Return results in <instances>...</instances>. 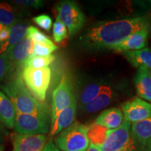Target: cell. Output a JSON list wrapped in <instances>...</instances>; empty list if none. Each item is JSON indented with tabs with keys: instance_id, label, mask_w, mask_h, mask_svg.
I'll list each match as a JSON object with an SVG mask.
<instances>
[{
	"instance_id": "30bf717a",
	"label": "cell",
	"mask_w": 151,
	"mask_h": 151,
	"mask_svg": "<svg viewBox=\"0 0 151 151\" xmlns=\"http://www.w3.org/2000/svg\"><path fill=\"white\" fill-rule=\"evenodd\" d=\"M131 137L137 151H151V118L132 123Z\"/></svg>"
},
{
	"instance_id": "ab89813d",
	"label": "cell",
	"mask_w": 151,
	"mask_h": 151,
	"mask_svg": "<svg viewBox=\"0 0 151 151\" xmlns=\"http://www.w3.org/2000/svg\"><path fill=\"white\" fill-rule=\"evenodd\" d=\"M150 71H151V70H150Z\"/></svg>"
},
{
	"instance_id": "e575fe53",
	"label": "cell",
	"mask_w": 151,
	"mask_h": 151,
	"mask_svg": "<svg viewBox=\"0 0 151 151\" xmlns=\"http://www.w3.org/2000/svg\"><path fill=\"white\" fill-rule=\"evenodd\" d=\"M86 151H101V150L98 146H94V145H92V144H90L89 148L87 149V150H86Z\"/></svg>"
},
{
	"instance_id": "f546056e",
	"label": "cell",
	"mask_w": 151,
	"mask_h": 151,
	"mask_svg": "<svg viewBox=\"0 0 151 151\" xmlns=\"http://www.w3.org/2000/svg\"><path fill=\"white\" fill-rule=\"evenodd\" d=\"M10 2L16 6H22V8L32 7V8L39 9L44 5V1L41 0H14V1H11Z\"/></svg>"
},
{
	"instance_id": "cb8c5ba5",
	"label": "cell",
	"mask_w": 151,
	"mask_h": 151,
	"mask_svg": "<svg viewBox=\"0 0 151 151\" xmlns=\"http://www.w3.org/2000/svg\"><path fill=\"white\" fill-rule=\"evenodd\" d=\"M55 59V56L50 55L47 56H30L21 65L24 68H43L48 67Z\"/></svg>"
},
{
	"instance_id": "1f68e13d",
	"label": "cell",
	"mask_w": 151,
	"mask_h": 151,
	"mask_svg": "<svg viewBox=\"0 0 151 151\" xmlns=\"http://www.w3.org/2000/svg\"><path fill=\"white\" fill-rule=\"evenodd\" d=\"M8 135L9 133L6 127L4 125L2 122L0 121V144H2Z\"/></svg>"
},
{
	"instance_id": "3957f363",
	"label": "cell",
	"mask_w": 151,
	"mask_h": 151,
	"mask_svg": "<svg viewBox=\"0 0 151 151\" xmlns=\"http://www.w3.org/2000/svg\"><path fill=\"white\" fill-rule=\"evenodd\" d=\"M54 143L61 151H86L90 146L88 126L75 122L63 130L54 139Z\"/></svg>"
},
{
	"instance_id": "d4e9b609",
	"label": "cell",
	"mask_w": 151,
	"mask_h": 151,
	"mask_svg": "<svg viewBox=\"0 0 151 151\" xmlns=\"http://www.w3.org/2000/svg\"><path fill=\"white\" fill-rule=\"evenodd\" d=\"M68 29L64 22L57 16L55 22L52 28V35L54 41L57 43H61L67 37Z\"/></svg>"
},
{
	"instance_id": "ffe728a7",
	"label": "cell",
	"mask_w": 151,
	"mask_h": 151,
	"mask_svg": "<svg viewBox=\"0 0 151 151\" xmlns=\"http://www.w3.org/2000/svg\"><path fill=\"white\" fill-rule=\"evenodd\" d=\"M114 98V91L111 86L105 85L97 97L82 109L88 113H94L110 104Z\"/></svg>"
},
{
	"instance_id": "ac0fdd59",
	"label": "cell",
	"mask_w": 151,
	"mask_h": 151,
	"mask_svg": "<svg viewBox=\"0 0 151 151\" xmlns=\"http://www.w3.org/2000/svg\"><path fill=\"white\" fill-rule=\"evenodd\" d=\"M16 116L14 104L4 92L0 90V121L6 128L14 129Z\"/></svg>"
},
{
	"instance_id": "52a82bcc",
	"label": "cell",
	"mask_w": 151,
	"mask_h": 151,
	"mask_svg": "<svg viewBox=\"0 0 151 151\" xmlns=\"http://www.w3.org/2000/svg\"><path fill=\"white\" fill-rule=\"evenodd\" d=\"M75 101L76 98L71 81L67 77L64 76L52 92L51 122Z\"/></svg>"
},
{
	"instance_id": "836d02e7",
	"label": "cell",
	"mask_w": 151,
	"mask_h": 151,
	"mask_svg": "<svg viewBox=\"0 0 151 151\" xmlns=\"http://www.w3.org/2000/svg\"><path fill=\"white\" fill-rule=\"evenodd\" d=\"M120 151H137V149L135 148L134 146L133 142H132L129 145H128L127 146H126L125 148L122 149V150Z\"/></svg>"
},
{
	"instance_id": "4dcf8cb0",
	"label": "cell",
	"mask_w": 151,
	"mask_h": 151,
	"mask_svg": "<svg viewBox=\"0 0 151 151\" xmlns=\"http://www.w3.org/2000/svg\"><path fill=\"white\" fill-rule=\"evenodd\" d=\"M10 36V27L7 26H3L0 30V44L1 46L9 40Z\"/></svg>"
},
{
	"instance_id": "8d00e7d4",
	"label": "cell",
	"mask_w": 151,
	"mask_h": 151,
	"mask_svg": "<svg viewBox=\"0 0 151 151\" xmlns=\"http://www.w3.org/2000/svg\"><path fill=\"white\" fill-rule=\"evenodd\" d=\"M2 27H3L2 24H0V30H1V28H2ZM0 48H1V44H0Z\"/></svg>"
},
{
	"instance_id": "9a60e30c",
	"label": "cell",
	"mask_w": 151,
	"mask_h": 151,
	"mask_svg": "<svg viewBox=\"0 0 151 151\" xmlns=\"http://www.w3.org/2000/svg\"><path fill=\"white\" fill-rule=\"evenodd\" d=\"M34 43L28 37L16 45L6 55L13 66L21 65L34 52Z\"/></svg>"
},
{
	"instance_id": "8fae6325",
	"label": "cell",
	"mask_w": 151,
	"mask_h": 151,
	"mask_svg": "<svg viewBox=\"0 0 151 151\" xmlns=\"http://www.w3.org/2000/svg\"><path fill=\"white\" fill-rule=\"evenodd\" d=\"M14 151H43L47 143L44 134L29 135L14 133L11 136Z\"/></svg>"
},
{
	"instance_id": "5bb4252c",
	"label": "cell",
	"mask_w": 151,
	"mask_h": 151,
	"mask_svg": "<svg viewBox=\"0 0 151 151\" xmlns=\"http://www.w3.org/2000/svg\"><path fill=\"white\" fill-rule=\"evenodd\" d=\"M76 111V101H73L69 106L57 116L53 121L50 123V136L51 137L58 136L59 134L70 127L75 120Z\"/></svg>"
},
{
	"instance_id": "6da1fadb",
	"label": "cell",
	"mask_w": 151,
	"mask_h": 151,
	"mask_svg": "<svg viewBox=\"0 0 151 151\" xmlns=\"http://www.w3.org/2000/svg\"><path fill=\"white\" fill-rule=\"evenodd\" d=\"M150 25L148 19L145 16L98 22L81 36L79 45L88 51L111 50L135 32Z\"/></svg>"
},
{
	"instance_id": "603a6c76",
	"label": "cell",
	"mask_w": 151,
	"mask_h": 151,
	"mask_svg": "<svg viewBox=\"0 0 151 151\" xmlns=\"http://www.w3.org/2000/svg\"><path fill=\"white\" fill-rule=\"evenodd\" d=\"M88 126V136L90 144L101 146L106 140L109 129L93 123Z\"/></svg>"
},
{
	"instance_id": "74e56055",
	"label": "cell",
	"mask_w": 151,
	"mask_h": 151,
	"mask_svg": "<svg viewBox=\"0 0 151 151\" xmlns=\"http://www.w3.org/2000/svg\"><path fill=\"white\" fill-rule=\"evenodd\" d=\"M150 11H151V5H150Z\"/></svg>"
},
{
	"instance_id": "9c48e42d",
	"label": "cell",
	"mask_w": 151,
	"mask_h": 151,
	"mask_svg": "<svg viewBox=\"0 0 151 151\" xmlns=\"http://www.w3.org/2000/svg\"><path fill=\"white\" fill-rule=\"evenodd\" d=\"M124 120L135 123L151 118V103L139 97H134L122 105Z\"/></svg>"
},
{
	"instance_id": "f35d334b",
	"label": "cell",
	"mask_w": 151,
	"mask_h": 151,
	"mask_svg": "<svg viewBox=\"0 0 151 151\" xmlns=\"http://www.w3.org/2000/svg\"><path fill=\"white\" fill-rule=\"evenodd\" d=\"M0 146H1V144H0Z\"/></svg>"
},
{
	"instance_id": "44dd1931",
	"label": "cell",
	"mask_w": 151,
	"mask_h": 151,
	"mask_svg": "<svg viewBox=\"0 0 151 151\" xmlns=\"http://www.w3.org/2000/svg\"><path fill=\"white\" fill-rule=\"evenodd\" d=\"M122 55L133 67L137 69L144 67L151 70V49L146 48L136 51L124 52Z\"/></svg>"
},
{
	"instance_id": "7c38bea8",
	"label": "cell",
	"mask_w": 151,
	"mask_h": 151,
	"mask_svg": "<svg viewBox=\"0 0 151 151\" xmlns=\"http://www.w3.org/2000/svg\"><path fill=\"white\" fill-rule=\"evenodd\" d=\"M150 28V26H148L135 32L120 44L112 47L111 50L122 53L127 51L140 50L147 48Z\"/></svg>"
},
{
	"instance_id": "277c9868",
	"label": "cell",
	"mask_w": 151,
	"mask_h": 151,
	"mask_svg": "<svg viewBox=\"0 0 151 151\" xmlns=\"http://www.w3.org/2000/svg\"><path fill=\"white\" fill-rule=\"evenodd\" d=\"M21 75L24 84L33 97L39 102L45 101L51 80L50 68H24Z\"/></svg>"
},
{
	"instance_id": "7a4b0ae2",
	"label": "cell",
	"mask_w": 151,
	"mask_h": 151,
	"mask_svg": "<svg viewBox=\"0 0 151 151\" xmlns=\"http://www.w3.org/2000/svg\"><path fill=\"white\" fill-rule=\"evenodd\" d=\"M1 89L14 104L17 113L38 114L49 112L48 106L37 101L30 93L19 73L4 85Z\"/></svg>"
},
{
	"instance_id": "d6a6232c",
	"label": "cell",
	"mask_w": 151,
	"mask_h": 151,
	"mask_svg": "<svg viewBox=\"0 0 151 151\" xmlns=\"http://www.w3.org/2000/svg\"><path fill=\"white\" fill-rule=\"evenodd\" d=\"M43 151H61L55 144L52 139H50L47 142Z\"/></svg>"
},
{
	"instance_id": "4316f807",
	"label": "cell",
	"mask_w": 151,
	"mask_h": 151,
	"mask_svg": "<svg viewBox=\"0 0 151 151\" xmlns=\"http://www.w3.org/2000/svg\"><path fill=\"white\" fill-rule=\"evenodd\" d=\"M27 37L32 41L34 43L52 42V41L46 35H44L40 30L32 25H30L28 27Z\"/></svg>"
},
{
	"instance_id": "f1b7e54d",
	"label": "cell",
	"mask_w": 151,
	"mask_h": 151,
	"mask_svg": "<svg viewBox=\"0 0 151 151\" xmlns=\"http://www.w3.org/2000/svg\"><path fill=\"white\" fill-rule=\"evenodd\" d=\"M33 20L37 25L46 31H50L52 25V19L46 14H41L33 18Z\"/></svg>"
},
{
	"instance_id": "5b68a950",
	"label": "cell",
	"mask_w": 151,
	"mask_h": 151,
	"mask_svg": "<svg viewBox=\"0 0 151 151\" xmlns=\"http://www.w3.org/2000/svg\"><path fill=\"white\" fill-rule=\"evenodd\" d=\"M50 123L49 112L38 114L17 113L14 129L16 133L21 134L46 135L50 132Z\"/></svg>"
},
{
	"instance_id": "484cf974",
	"label": "cell",
	"mask_w": 151,
	"mask_h": 151,
	"mask_svg": "<svg viewBox=\"0 0 151 151\" xmlns=\"http://www.w3.org/2000/svg\"><path fill=\"white\" fill-rule=\"evenodd\" d=\"M58 47L53 43H37L34 44V52L31 56H47L55 51Z\"/></svg>"
},
{
	"instance_id": "2e32d148",
	"label": "cell",
	"mask_w": 151,
	"mask_h": 151,
	"mask_svg": "<svg viewBox=\"0 0 151 151\" xmlns=\"http://www.w3.org/2000/svg\"><path fill=\"white\" fill-rule=\"evenodd\" d=\"M124 120L122 111L118 108H111L106 109L100 113L94 123L111 130L118 128L123 123Z\"/></svg>"
},
{
	"instance_id": "d6986e66",
	"label": "cell",
	"mask_w": 151,
	"mask_h": 151,
	"mask_svg": "<svg viewBox=\"0 0 151 151\" xmlns=\"http://www.w3.org/2000/svg\"><path fill=\"white\" fill-rule=\"evenodd\" d=\"M24 13L12 3L0 1V24L11 27L21 21Z\"/></svg>"
},
{
	"instance_id": "4fadbf2b",
	"label": "cell",
	"mask_w": 151,
	"mask_h": 151,
	"mask_svg": "<svg viewBox=\"0 0 151 151\" xmlns=\"http://www.w3.org/2000/svg\"><path fill=\"white\" fill-rule=\"evenodd\" d=\"M134 83L138 97L151 103V71L144 67L137 69Z\"/></svg>"
},
{
	"instance_id": "ba28073f",
	"label": "cell",
	"mask_w": 151,
	"mask_h": 151,
	"mask_svg": "<svg viewBox=\"0 0 151 151\" xmlns=\"http://www.w3.org/2000/svg\"><path fill=\"white\" fill-rule=\"evenodd\" d=\"M132 123L124 120L118 128L109 130L106 140L99 148L101 151H120L132 142Z\"/></svg>"
},
{
	"instance_id": "8992f818",
	"label": "cell",
	"mask_w": 151,
	"mask_h": 151,
	"mask_svg": "<svg viewBox=\"0 0 151 151\" xmlns=\"http://www.w3.org/2000/svg\"><path fill=\"white\" fill-rule=\"evenodd\" d=\"M58 17L66 27L70 35L78 32L86 22V16L75 1L66 0L58 4L57 6Z\"/></svg>"
},
{
	"instance_id": "7402d4cb",
	"label": "cell",
	"mask_w": 151,
	"mask_h": 151,
	"mask_svg": "<svg viewBox=\"0 0 151 151\" xmlns=\"http://www.w3.org/2000/svg\"><path fill=\"white\" fill-rule=\"evenodd\" d=\"M104 86V84L100 83H93L85 87L83 90L81 92L80 97H79L81 109H82L86 105L93 101L100 93Z\"/></svg>"
},
{
	"instance_id": "d590c367",
	"label": "cell",
	"mask_w": 151,
	"mask_h": 151,
	"mask_svg": "<svg viewBox=\"0 0 151 151\" xmlns=\"http://www.w3.org/2000/svg\"><path fill=\"white\" fill-rule=\"evenodd\" d=\"M0 151H3V146H0Z\"/></svg>"
},
{
	"instance_id": "83f0119b",
	"label": "cell",
	"mask_w": 151,
	"mask_h": 151,
	"mask_svg": "<svg viewBox=\"0 0 151 151\" xmlns=\"http://www.w3.org/2000/svg\"><path fill=\"white\" fill-rule=\"evenodd\" d=\"M14 67L6 54H0V82L8 76Z\"/></svg>"
},
{
	"instance_id": "e0dca14e",
	"label": "cell",
	"mask_w": 151,
	"mask_h": 151,
	"mask_svg": "<svg viewBox=\"0 0 151 151\" xmlns=\"http://www.w3.org/2000/svg\"><path fill=\"white\" fill-rule=\"evenodd\" d=\"M29 26V22L22 20L11 27L9 40L1 46L0 54H7L16 45L27 37L26 36Z\"/></svg>"
}]
</instances>
